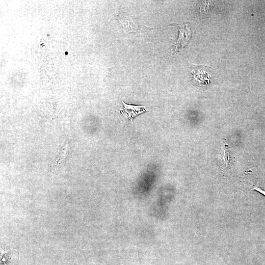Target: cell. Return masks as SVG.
<instances>
[{"label": "cell", "instance_id": "cell-1", "mask_svg": "<svg viewBox=\"0 0 265 265\" xmlns=\"http://www.w3.org/2000/svg\"><path fill=\"white\" fill-rule=\"evenodd\" d=\"M191 80L198 87L205 88L209 86L213 77L215 70L205 65L192 64L190 68Z\"/></svg>", "mask_w": 265, "mask_h": 265}, {"label": "cell", "instance_id": "cell-2", "mask_svg": "<svg viewBox=\"0 0 265 265\" xmlns=\"http://www.w3.org/2000/svg\"><path fill=\"white\" fill-rule=\"evenodd\" d=\"M179 31V37L174 45L175 51L178 53L183 50L187 45L191 37V31L190 25L185 23L177 26Z\"/></svg>", "mask_w": 265, "mask_h": 265}, {"label": "cell", "instance_id": "cell-3", "mask_svg": "<svg viewBox=\"0 0 265 265\" xmlns=\"http://www.w3.org/2000/svg\"><path fill=\"white\" fill-rule=\"evenodd\" d=\"M123 107L120 109V112L123 116L130 121L137 115L146 111V106H135L127 104L122 101Z\"/></svg>", "mask_w": 265, "mask_h": 265}, {"label": "cell", "instance_id": "cell-4", "mask_svg": "<svg viewBox=\"0 0 265 265\" xmlns=\"http://www.w3.org/2000/svg\"><path fill=\"white\" fill-rule=\"evenodd\" d=\"M254 189L257 190V191L259 192L261 194H263L265 196V191L262 189L261 188L258 187L257 186H255L253 188Z\"/></svg>", "mask_w": 265, "mask_h": 265}]
</instances>
